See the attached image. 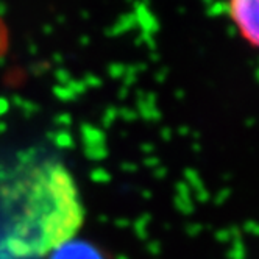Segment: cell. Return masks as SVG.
Wrapping results in <instances>:
<instances>
[{
  "label": "cell",
  "mask_w": 259,
  "mask_h": 259,
  "mask_svg": "<svg viewBox=\"0 0 259 259\" xmlns=\"http://www.w3.org/2000/svg\"><path fill=\"white\" fill-rule=\"evenodd\" d=\"M228 14L239 34L259 49V0H228Z\"/></svg>",
  "instance_id": "2"
},
{
  "label": "cell",
  "mask_w": 259,
  "mask_h": 259,
  "mask_svg": "<svg viewBox=\"0 0 259 259\" xmlns=\"http://www.w3.org/2000/svg\"><path fill=\"white\" fill-rule=\"evenodd\" d=\"M83 224L78 184L60 158L41 149L0 153V259H52Z\"/></svg>",
  "instance_id": "1"
}]
</instances>
